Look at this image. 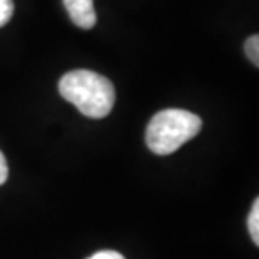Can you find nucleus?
<instances>
[{
    "mask_svg": "<svg viewBox=\"0 0 259 259\" xmlns=\"http://www.w3.org/2000/svg\"><path fill=\"white\" fill-rule=\"evenodd\" d=\"M244 51H246V54L251 63L254 66H259V37H257V34L251 35V37L246 40Z\"/></svg>",
    "mask_w": 259,
    "mask_h": 259,
    "instance_id": "39448f33",
    "label": "nucleus"
},
{
    "mask_svg": "<svg viewBox=\"0 0 259 259\" xmlns=\"http://www.w3.org/2000/svg\"><path fill=\"white\" fill-rule=\"evenodd\" d=\"M71 20L81 29H91L96 25V12L93 0H63Z\"/></svg>",
    "mask_w": 259,
    "mask_h": 259,
    "instance_id": "7ed1b4c3",
    "label": "nucleus"
},
{
    "mask_svg": "<svg viewBox=\"0 0 259 259\" xmlns=\"http://www.w3.org/2000/svg\"><path fill=\"white\" fill-rule=\"evenodd\" d=\"M59 93L88 118H105L115 105V88L108 77L88 69L71 71L61 77Z\"/></svg>",
    "mask_w": 259,
    "mask_h": 259,
    "instance_id": "f257e3e1",
    "label": "nucleus"
},
{
    "mask_svg": "<svg viewBox=\"0 0 259 259\" xmlns=\"http://www.w3.org/2000/svg\"><path fill=\"white\" fill-rule=\"evenodd\" d=\"M202 128V120L185 110L158 111L147 126L145 140L148 148L157 155H170L197 137Z\"/></svg>",
    "mask_w": 259,
    "mask_h": 259,
    "instance_id": "f03ea898",
    "label": "nucleus"
},
{
    "mask_svg": "<svg viewBox=\"0 0 259 259\" xmlns=\"http://www.w3.org/2000/svg\"><path fill=\"white\" fill-rule=\"evenodd\" d=\"M88 259H125L120 252L116 251H101V252H96V254H93L91 257Z\"/></svg>",
    "mask_w": 259,
    "mask_h": 259,
    "instance_id": "0eeeda50",
    "label": "nucleus"
},
{
    "mask_svg": "<svg viewBox=\"0 0 259 259\" xmlns=\"http://www.w3.org/2000/svg\"><path fill=\"white\" fill-rule=\"evenodd\" d=\"M247 227H249V234L251 239L254 241V244H259V200H254V205H252V210L249 214V219H247Z\"/></svg>",
    "mask_w": 259,
    "mask_h": 259,
    "instance_id": "20e7f679",
    "label": "nucleus"
},
{
    "mask_svg": "<svg viewBox=\"0 0 259 259\" xmlns=\"http://www.w3.org/2000/svg\"><path fill=\"white\" fill-rule=\"evenodd\" d=\"M14 15V2L12 0H0V27L12 19Z\"/></svg>",
    "mask_w": 259,
    "mask_h": 259,
    "instance_id": "423d86ee",
    "label": "nucleus"
},
{
    "mask_svg": "<svg viewBox=\"0 0 259 259\" xmlns=\"http://www.w3.org/2000/svg\"><path fill=\"white\" fill-rule=\"evenodd\" d=\"M7 177H9V165H7V160L4 157V153L0 152V185L5 184Z\"/></svg>",
    "mask_w": 259,
    "mask_h": 259,
    "instance_id": "6e6552de",
    "label": "nucleus"
}]
</instances>
